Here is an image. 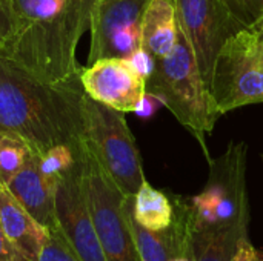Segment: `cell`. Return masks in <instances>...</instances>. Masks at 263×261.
Returning a JSON list of instances; mask_svg holds the SVG:
<instances>
[{
	"mask_svg": "<svg viewBox=\"0 0 263 261\" xmlns=\"http://www.w3.org/2000/svg\"><path fill=\"white\" fill-rule=\"evenodd\" d=\"M177 17L173 0H149L142 18V48L156 60L168 57L177 45Z\"/></svg>",
	"mask_w": 263,
	"mask_h": 261,
	"instance_id": "14",
	"label": "cell"
},
{
	"mask_svg": "<svg viewBox=\"0 0 263 261\" xmlns=\"http://www.w3.org/2000/svg\"><path fill=\"white\" fill-rule=\"evenodd\" d=\"M177 45L168 57L157 58L146 78V94L154 95L174 118L197 140L206 160H211L206 137L222 115L197 66L194 52L177 25Z\"/></svg>",
	"mask_w": 263,
	"mask_h": 261,
	"instance_id": "3",
	"label": "cell"
},
{
	"mask_svg": "<svg viewBox=\"0 0 263 261\" xmlns=\"http://www.w3.org/2000/svg\"><path fill=\"white\" fill-rule=\"evenodd\" d=\"M85 92L116 111L134 112L146 94V80L126 58H100L80 68Z\"/></svg>",
	"mask_w": 263,
	"mask_h": 261,
	"instance_id": "11",
	"label": "cell"
},
{
	"mask_svg": "<svg viewBox=\"0 0 263 261\" xmlns=\"http://www.w3.org/2000/svg\"><path fill=\"white\" fill-rule=\"evenodd\" d=\"M133 215L145 229L163 231L174 222V202L145 182L133 197Z\"/></svg>",
	"mask_w": 263,
	"mask_h": 261,
	"instance_id": "16",
	"label": "cell"
},
{
	"mask_svg": "<svg viewBox=\"0 0 263 261\" xmlns=\"http://www.w3.org/2000/svg\"><path fill=\"white\" fill-rule=\"evenodd\" d=\"M82 149H83V146L74 148L71 145L52 146L48 151H45L43 154H37L40 168L48 177L57 180L62 174H65L68 169H71L77 163V160L82 155Z\"/></svg>",
	"mask_w": 263,
	"mask_h": 261,
	"instance_id": "18",
	"label": "cell"
},
{
	"mask_svg": "<svg viewBox=\"0 0 263 261\" xmlns=\"http://www.w3.org/2000/svg\"><path fill=\"white\" fill-rule=\"evenodd\" d=\"M12 34V12H11V2L0 0V51L8 43Z\"/></svg>",
	"mask_w": 263,
	"mask_h": 261,
	"instance_id": "23",
	"label": "cell"
},
{
	"mask_svg": "<svg viewBox=\"0 0 263 261\" xmlns=\"http://www.w3.org/2000/svg\"><path fill=\"white\" fill-rule=\"evenodd\" d=\"M31 152V148L22 137L9 131H0V186H8Z\"/></svg>",
	"mask_w": 263,
	"mask_h": 261,
	"instance_id": "17",
	"label": "cell"
},
{
	"mask_svg": "<svg viewBox=\"0 0 263 261\" xmlns=\"http://www.w3.org/2000/svg\"><path fill=\"white\" fill-rule=\"evenodd\" d=\"M242 29L253 28L263 17V0H220Z\"/></svg>",
	"mask_w": 263,
	"mask_h": 261,
	"instance_id": "21",
	"label": "cell"
},
{
	"mask_svg": "<svg viewBox=\"0 0 263 261\" xmlns=\"http://www.w3.org/2000/svg\"><path fill=\"white\" fill-rule=\"evenodd\" d=\"M39 261H82L76 254L60 228L55 225L48 229V237L40 252Z\"/></svg>",
	"mask_w": 263,
	"mask_h": 261,
	"instance_id": "20",
	"label": "cell"
},
{
	"mask_svg": "<svg viewBox=\"0 0 263 261\" xmlns=\"http://www.w3.org/2000/svg\"><path fill=\"white\" fill-rule=\"evenodd\" d=\"M82 117L86 148L119 189L125 195L134 197L146 178L142 157L126 123L125 112L99 103L85 92Z\"/></svg>",
	"mask_w": 263,
	"mask_h": 261,
	"instance_id": "4",
	"label": "cell"
},
{
	"mask_svg": "<svg viewBox=\"0 0 263 261\" xmlns=\"http://www.w3.org/2000/svg\"><path fill=\"white\" fill-rule=\"evenodd\" d=\"M12 34L0 51L25 72L45 83H59L80 71L77 45L66 23V0H9Z\"/></svg>",
	"mask_w": 263,
	"mask_h": 261,
	"instance_id": "2",
	"label": "cell"
},
{
	"mask_svg": "<svg viewBox=\"0 0 263 261\" xmlns=\"http://www.w3.org/2000/svg\"><path fill=\"white\" fill-rule=\"evenodd\" d=\"M131 66L137 71L139 75H142L145 80L151 75V72L154 71V66H156V58L148 52L145 51L143 48H139L134 54H131L128 58H126Z\"/></svg>",
	"mask_w": 263,
	"mask_h": 261,
	"instance_id": "22",
	"label": "cell"
},
{
	"mask_svg": "<svg viewBox=\"0 0 263 261\" xmlns=\"http://www.w3.org/2000/svg\"><path fill=\"white\" fill-rule=\"evenodd\" d=\"M0 225L25 261H39L48 231L3 186H0Z\"/></svg>",
	"mask_w": 263,
	"mask_h": 261,
	"instance_id": "13",
	"label": "cell"
},
{
	"mask_svg": "<svg viewBox=\"0 0 263 261\" xmlns=\"http://www.w3.org/2000/svg\"><path fill=\"white\" fill-rule=\"evenodd\" d=\"M6 189L46 231L57 225L54 208L55 180L42 171L35 152L29 154L26 163L8 183Z\"/></svg>",
	"mask_w": 263,
	"mask_h": 261,
	"instance_id": "12",
	"label": "cell"
},
{
	"mask_svg": "<svg viewBox=\"0 0 263 261\" xmlns=\"http://www.w3.org/2000/svg\"><path fill=\"white\" fill-rule=\"evenodd\" d=\"M247 155L243 142H231L223 154L211 158L205 188L186 200L193 231H206L250 222L247 192Z\"/></svg>",
	"mask_w": 263,
	"mask_h": 261,
	"instance_id": "5",
	"label": "cell"
},
{
	"mask_svg": "<svg viewBox=\"0 0 263 261\" xmlns=\"http://www.w3.org/2000/svg\"><path fill=\"white\" fill-rule=\"evenodd\" d=\"M250 29H253V31L257 34V37H259V38L263 42V17L259 20V22H257V23H256V25H254V26H253V28H250Z\"/></svg>",
	"mask_w": 263,
	"mask_h": 261,
	"instance_id": "28",
	"label": "cell"
},
{
	"mask_svg": "<svg viewBox=\"0 0 263 261\" xmlns=\"http://www.w3.org/2000/svg\"><path fill=\"white\" fill-rule=\"evenodd\" d=\"M83 95L80 71L45 83L0 57V131L22 137L35 154L57 145L83 146Z\"/></svg>",
	"mask_w": 263,
	"mask_h": 261,
	"instance_id": "1",
	"label": "cell"
},
{
	"mask_svg": "<svg viewBox=\"0 0 263 261\" xmlns=\"http://www.w3.org/2000/svg\"><path fill=\"white\" fill-rule=\"evenodd\" d=\"M210 91L222 115L263 103V42L253 29H240L223 43L214 62Z\"/></svg>",
	"mask_w": 263,
	"mask_h": 261,
	"instance_id": "6",
	"label": "cell"
},
{
	"mask_svg": "<svg viewBox=\"0 0 263 261\" xmlns=\"http://www.w3.org/2000/svg\"><path fill=\"white\" fill-rule=\"evenodd\" d=\"M0 261H25V258L18 254L14 245L8 240L0 225Z\"/></svg>",
	"mask_w": 263,
	"mask_h": 261,
	"instance_id": "25",
	"label": "cell"
},
{
	"mask_svg": "<svg viewBox=\"0 0 263 261\" xmlns=\"http://www.w3.org/2000/svg\"><path fill=\"white\" fill-rule=\"evenodd\" d=\"M250 222L222 228L193 231L194 261H231L239 243L248 237Z\"/></svg>",
	"mask_w": 263,
	"mask_h": 261,
	"instance_id": "15",
	"label": "cell"
},
{
	"mask_svg": "<svg viewBox=\"0 0 263 261\" xmlns=\"http://www.w3.org/2000/svg\"><path fill=\"white\" fill-rule=\"evenodd\" d=\"M177 25L188 40L210 88L216 57L223 43L242 28L220 0H173Z\"/></svg>",
	"mask_w": 263,
	"mask_h": 261,
	"instance_id": "8",
	"label": "cell"
},
{
	"mask_svg": "<svg viewBox=\"0 0 263 261\" xmlns=\"http://www.w3.org/2000/svg\"><path fill=\"white\" fill-rule=\"evenodd\" d=\"M55 222L82 261H106L86 202L82 155L55 180Z\"/></svg>",
	"mask_w": 263,
	"mask_h": 261,
	"instance_id": "10",
	"label": "cell"
},
{
	"mask_svg": "<svg viewBox=\"0 0 263 261\" xmlns=\"http://www.w3.org/2000/svg\"><path fill=\"white\" fill-rule=\"evenodd\" d=\"M162 105L159 102V98H156L154 95L151 94H145V97L142 98V102L139 103V106L136 108V114L142 118H149L154 115V112L157 111V106Z\"/></svg>",
	"mask_w": 263,
	"mask_h": 261,
	"instance_id": "26",
	"label": "cell"
},
{
	"mask_svg": "<svg viewBox=\"0 0 263 261\" xmlns=\"http://www.w3.org/2000/svg\"><path fill=\"white\" fill-rule=\"evenodd\" d=\"M149 0H97L91 15L88 63L128 58L142 48V18Z\"/></svg>",
	"mask_w": 263,
	"mask_h": 261,
	"instance_id": "9",
	"label": "cell"
},
{
	"mask_svg": "<svg viewBox=\"0 0 263 261\" xmlns=\"http://www.w3.org/2000/svg\"><path fill=\"white\" fill-rule=\"evenodd\" d=\"M97 0H66V23L68 31L76 45L91 26V15Z\"/></svg>",
	"mask_w": 263,
	"mask_h": 261,
	"instance_id": "19",
	"label": "cell"
},
{
	"mask_svg": "<svg viewBox=\"0 0 263 261\" xmlns=\"http://www.w3.org/2000/svg\"><path fill=\"white\" fill-rule=\"evenodd\" d=\"M83 186L106 261H140L125 212V195L83 143Z\"/></svg>",
	"mask_w": 263,
	"mask_h": 261,
	"instance_id": "7",
	"label": "cell"
},
{
	"mask_svg": "<svg viewBox=\"0 0 263 261\" xmlns=\"http://www.w3.org/2000/svg\"><path fill=\"white\" fill-rule=\"evenodd\" d=\"M170 261H194V251L191 252H185V254H180L174 258H171Z\"/></svg>",
	"mask_w": 263,
	"mask_h": 261,
	"instance_id": "27",
	"label": "cell"
},
{
	"mask_svg": "<svg viewBox=\"0 0 263 261\" xmlns=\"http://www.w3.org/2000/svg\"><path fill=\"white\" fill-rule=\"evenodd\" d=\"M231 261H263V251L256 249L248 240V237H245L239 243Z\"/></svg>",
	"mask_w": 263,
	"mask_h": 261,
	"instance_id": "24",
	"label": "cell"
}]
</instances>
